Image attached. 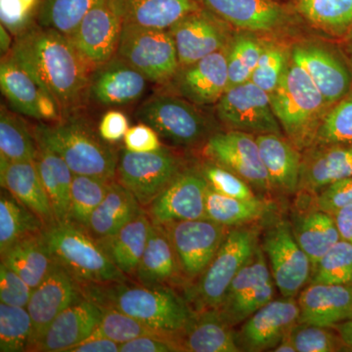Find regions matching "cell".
Segmentation results:
<instances>
[{
    "instance_id": "836d02e7",
    "label": "cell",
    "mask_w": 352,
    "mask_h": 352,
    "mask_svg": "<svg viewBox=\"0 0 352 352\" xmlns=\"http://www.w3.org/2000/svg\"><path fill=\"white\" fill-rule=\"evenodd\" d=\"M1 263L15 271L34 289L50 274L56 261L43 232L18 241L1 254Z\"/></svg>"
},
{
    "instance_id": "ba28073f",
    "label": "cell",
    "mask_w": 352,
    "mask_h": 352,
    "mask_svg": "<svg viewBox=\"0 0 352 352\" xmlns=\"http://www.w3.org/2000/svg\"><path fill=\"white\" fill-rule=\"evenodd\" d=\"M117 55L157 85L170 82L180 67L168 30L124 23Z\"/></svg>"
},
{
    "instance_id": "8d00e7d4",
    "label": "cell",
    "mask_w": 352,
    "mask_h": 352,
    "mask_svg": "<svg viewBox=\"0 0 352 352\" xmlns=\"http://www.w3.org/2000/svg\"><path fill=\"white\" fill-rule=\"evenodd\" d=\"M293 231L296 242L311 261L312 267L340 240L333 215L320 210L302 215Z\"/></svg>"
},
{
    "instance_id": "7c38bea8",
    "label": "cell",
    "mask_w": 352,
    "mask_h": 352,
    "mask_svg": "<svg viewBox=\"0 0 352 352\" xmlns=\"http://www.w3.org/2000/svg\"><path fill=\"white\" fill-rule=\"evenodd\" d=\"M164 226L175 248L182 275L190 280L200 277L229 231V227L208 219L182 220Z\"/></svg>"
},
{
    "instance_id": "7a4b0ae2",
    "label": "cell",
    "mask_w": 352,
    "mask_h": 352,
    "mask_svg": "<svg viewBox=\"0 0 352 352\" xmlns=\"http://www.w3.org/2000/svg\"><path fill=\"white\" fill-rule=\"evenodd\" d=\"M124 282L82 286L87 298L138 319L157 332L182 338L196 311L166 286H127Z\"/></svg>"
},
{
    "instance_id": "8fae6325",
    "label": "cell",
    "mask_w": 352,
    "mask_h": 352,
    "mask_svg": "<svg viewBox=\"0 0 352 352\" xmlns=\"http://www.w3.org/2000/svg\"><path fill=\"white\" fill-rule=\"evenodd\" d=\"M275 287L263 250L258 245L231 282L217 310L229 325H237L273 300Z\"/></svg>"
},
{
    "instance_id": "3957f363",
    "label": "cell",
    "mask_w": 352,
    "mask_h": 352,
    "mask_svg": "<svg viewBox=\"0 0 352 352\" xmlns=\"http://www.w3.org/2000/svg\"><path fill=\"white\" fill-rule=\"evenodd\" d=\"M38 146L64 160L74 175L115 180L119 154L83 120L69 118L34 129Z\"/></svg>"
},
{
    "instance_id": "5b68a950",
    "label": "cell",
    "mask_w": 352,
    "mask_h": 352,
    "mask_svg": "<svg viewBox=\"0 0 352 352\" xmlns=\"http://www.w3.org/2000/svg\"><path fill=\"white\" fill-rule=\"evenodd\" d=\"M43 236L55 261L82 286L126 281V275L82 227L69 221L55 223L44 229Z\"/></svg>"
},
{
    "instance_id": "ffe728a7",
    "label": "cell",
    "mask_w": 352,
    "mask_h": 352,
    "mask_svg": "<svg viewBox=\"0 0 352 352\" xmlns=\"http://www.w3.org/2000/svg\"><path fill=\"white\" fill-rule=\"evenodd\" d=\"M300 307L294 298L271 300L245 321L236 340L241 351H272L295 327Z\"/></svg>"
},
{
    "instance_id": "e0dca14e",
    "label": "cell",
    "mask_w": 352,
    "mask_h": 352,
    "mask_svg": "<svg viewBox=\"0 0 352 352\" xmlns=\"http://www.w3.org/2000/svg\"><path fill=\"white\" fill-rule=\"evenodd\" d=\"M206 153L212 162L239 175L252 188H271L256 136L238 131L215 132L207 141Z\"/></svg>"
},
{
    "instance_id": "ab89813d",
    "label": "cell",
    "mask_w": 352,
    "mask_h": 352,
    "mask_svg": "<svg viewBox=\"0 0 352 352\" xmlns=\"http://www.w3.org/2000/svg\"><path fill=\"white\" fill-rule=\"evenodd\" d=\"M38 144L27 124L6 108L0 113V156L9 162H34L38 156Z\"/></svg>"
},
{
    "instance_id": "e575fe53",
    "label": "cell",
    "mask_w": 352,
    "mask_h": 352,
    "mask_svg": "<svg viewBox=\"0 0 352 352\" xmlns=\"http://www.w3.org/2000/svg\"><path fill=\"white\" fill-rule=\"evenodd\" d=\"M34 163L50 197L56 223L68 222L72 183L75 175L61 157L41 146H38Z\"/></svg>"
},
{
    "instance_id": "bcb514c9",
    "label": "cell",
    "mask_w": 352,
    "mask_h": 352,
    "mask_svg": "<svg viewBox=\"0 0 352 352\" xmlns=\"http://www.w3.org/2000/svg\"><path fill=\"white\" fill-rule=\"evenodd\" d=\"M310 284L352 285V245L340 239L312 267Z\"/></svg>"
},
{
    "instance_id": "30bf717a",
    "label": "cell",
    "mask_w": 352,
    "mask_h": 352,
    "mask_svg": "<svg viewBox=\"0 0 352 352\" xmlns=\"http://www.w3.org/2000/svg\"><path fill=\"white\" fill-rule=\"evenodd\" d=\"M217 118L229 131L252 134L284 135L271 106L270 96L254 82L228 88L217 102Z\"/></svg>"
},
{
    "instance_id": "ac0fdd59",
    "label": "cell",
    "mask_w": 352,
    "mask_h": 352,
    "mask_svg": "<svg viewBox=\"0 0 352 352\" xmlns=\"http://www.w3.org/2000/svg\"><path fill=\"white\" fill-rule=\"evenodd\" d=\"M291 58L307 71L329 105L333 106L351 94V67L333 48L305 41L294 46Z\"/></svg>"
},
{
    "instance_id": "4dcf8cb0",
    "label": "cell",
    "mask_w": 352,
    "mask_h": 352,
    "mask_svg": "<svg viewBox=\"0 0 352 352\" xmlns=\"http://www.w3.org/2000/svg\"><path fill=\"white\" fill-rule=\"evenodd\" d=\"M231 327L217 309L196 311L180 338L183 349L190 352H239Z\"/></svg>"
},
{
    "instance_id": "60d3db41",
    "label": "cell",
    "mask_w": 352,
    "mask_h": 352,
    "mask_svg": "<svg viewBox=\"0 0 352 352\" xmlns=\"http://www.w3.org/2000/svg\"><path fill=\"white\" fill-rule=\"evenodd\" d=\"M298 10L325 31L338 34L352 31V0H298Z\"/></svg>"
},
{
    "instance_id": "f6af8a7d",
    "label": "cell",
    "mask_w": 352,
    "mask_h": 352,
    "mask_svg": "<svg viewBox=\"0 0 352 352\" xmlns=\"http://www.w3.org/2000/svg\"><path fill=\"white\" fill-rule=\"evenodd\" d=\"M32 335V322L27 308L0 302V351H29Z\"/></svg>"
},
{
    "instance_id": "d6986e66",
    "label": "cell",
    "mask_w": 352,
    "mask_h": 352,
    "mask_svg": "<svg viewBox=\"0 0 352 352\" xmlns=\"http://www.w3.org/2000/svg\"><path fill=\"white\" fill-rule=\"evenodd\" d=\"M85 298L82 285L63 266L55 263L50 274L32 291L27 307L32 322V342L28 351L58 315Z\"/></svg>"
},
{
    "instance_id": "6da1fadb",
    "label": "cell",
    "mask_w": 352,
    "mask_h": 352,
    "mask_svg": "<svg viewBox=\"0 0 352 352\" xmlns=\"http://www.w3.org/2000/svg\"><path fill=\"white\" fill-rule=\"evenodd\" d=\"M9 53L54 97L62 113L73 111L87 96L95 68L69 36L36 24L16 36Z\"/></svg>"
},
{
    "instance_id": "1f68e13d",
    "label": "cell",
    "mask_w": 352,
    "mask_h": 352,
    "mask_svg": "<svg viewBox=\"0 0 352 352\" xmlns=\"http://www.w3.org/2000/svg\"><path fill=\"white\" fill-rule=\"evenodd\" d=\"M126 24L168 30L175 23L201 7L196 0H117Z\"/></svg>"
},
{
    "instance_id": "f35d334b",
    "label": "cell",
    "mask_w": 352,
    "mask_h": 352,
    "mask_svg": "<svg viewBox=\"0 0 352 352\" xmlns=\"http://www.w3.org/2000/svg\"><path fill=\"white\" fill-rule=\"evenodd\" d=\"M206 217L226 227L245 226L263 217L264 203L256 200H241L217 193L208 187L206 194Z\"/></svg>"
},
{
    "instance_id": "e7e4bbea",
    "label": "cell",
    "mask_w": 352,
    "mask_h": 352,
    "mask_svg": "<svg viewBox=\"0 0 352 352\" xmlns=\"http://www.w3.org/2000/svg\"><path fill=\"white\" fill-rule=\"evenodd\" d=\"M274 352H296L295 346H294L293 342H292L291 338H289V333L287 337H285L283 340L280 342V344L277 346H275L272 349Z\"/></svg>"
},
{
    "instance_id": "2e32d148",
    "label": "cell",
    "mask_w": 352,
    "mask_h": 352,
    "mask_svg": "<svg viewBox=\"0 0 352 352\" xmlns=\"http://www.w3.org/2000/svg\"><path fill=\"white\" fill-rule=\"evenodd\" d=\"M208 184L200 170H183L148 206L153 223L207 219L206 194Z\"/></svg>"
},
{
    "instance_id": "74e56055",
    "label": "cell",
    "mask_w": 352,
    "mask_h": 352,
    "mask_svg": "<svg viewBox=\"0 0 352 352\" xmlns=\"http://www.w3.org/2000/svg\"><path fill=\"white\" fill-rule=\"evenodd\" d=\"M43 220L25 208L10 192L2 190L0 196V254L18 241L43 233Z\"/></svg>"
},
{
    "instance_id": "816d5d0a",
    "label": "cell",
    "mask_w": 352,
    "mask_h": 352,
    "mask_svg": "<svg viewBox=\"0 0 352 352\" xmlns=\"http://www.w3.org/2000/svg\"><path fill=\"white\" fill-rule=\"evenodd\" d=\"M200 170L207 180L208 186L217 193L241 200L258 199L254 195L252 187L249 183L214 162L206 163Z\"/></svg>"
},
{
    "instance_id": "7bdbcfd3",
    "label": "cell",
    "mask_w": 352,
    "mask_h": 352,
    "mask_svg": "<svg viewBox=\"0 0 352 352\" xmlns=\"http://www.w3.org/2000/svg\"><path fill=\"white\" fill-rule=\"evenodd\" d=\"M263 50L264 43L254 36L240 34L231 38L226 48L228 69L227 89L251 82L252 74L258 66Z\"/></svg>"
},
{
    "instance_id": "277c9868",
    "label": "cell",
    "mask_w": 352,
    "mask_h": 352,
    "mask_svg": "<svg viewBox=\"0 0 352 352\" xmlns=\"http://www.w3.org/2000/svg\"><path fill=\"white\" fill-rule=\"evenodd\" d=\"M270 96L287 138L300 151L310 147L331 106L307 71L291 58L281 82Z\"/></svg>"
},
{
    "instance_id": "d590c367",
    "label": "cell",
    "mask_w": 352,
    "mask_h": 352,
    "mask_svg": "<svg viewBox=\"0 0 352 352\" xmlns=\"http://www.w3.org/2000/svg\"><path fill=\"white\" fill-rule=\"evenodd\" d=\"M0 87L16 112L39 120L38 100L43 89L10 53L2 57Z\"/></svg>"
},
{
    "instance_id": "6125c7cd",
    "label": "cell",
    "mask_w": 352,
    "mask_h": 352,
    "mask_svg": "<svg viewBox=\"0 0 352 352\" xmlns=\"http://www.w3.org/2000/svg\"><path fill=\"white\" fill-rule=\"evenodd\" d=\"M335 329L339 333L344 346L352 349V319L338 324L335 326Z\"/></svg>"
},
{
    "instance_id": "03108f58",
    "label": "cell",
    "mask_w": 352,
    "mask_h": 352,
    "mask_svg": "<svg viewBox=\"0 0 352 352\" xmlns=\"http://www.w3.org/2000/svg\"><path fill=\"white\" fill-rule=\"evenodd\" d=\"M347 56H349V64L352 72V41L349 43V45L347 46Z\"/></svg>"
},
{
    "instance_id": "484cf974",
    "label": "cell",
    "mask_w": 352,
    "mask_h": 352,
    "mask_svg": "<svg viewBox=\"0 0 352 352\" xmlns=\"http://www.w3.org/2000/svg\"><path fill=\"white\" fill-rule=\"evenodd\" d=\"M347 177H352V143L314 145L305 150L298 190L318 192Z\"/></svg>"
},
{
    "instance_id": "f907efd6",
    "label": "cell",
    "mask_w": 352,
    "mask_h": 352,
    "mask_svg": "<svg viewBox=\"0 0 352 352\" xmlns=\"http://www.w3.org/2000/svg\"><path fill=\"white\" fill-rule=\"evenodd\" d=\"M43 0H0L1 25L16 38L38 24Z\"/></svg>"
},
{
    "instance_id": "b9f144b4",
    "label": "cell",
    "mask_w": 352,
    "mask_h": 352,
    "mask_svg": "<svg viewBox=\"0 0 352 352\" xmlns=\"http://www.w3.org/2000/svg\"><path fill=\"white\" fill-rule=\"evenodd\" d=\"M100 0H43L38 24L71 38L88 11Z\"/></svg>"
},
{
    "instance_id": "83f0119b",
    "label": "cell",
    "mask_w": 352,
    "mask_h": 352,
    "mask_svg": "<svg viewBox=\"0 0 352 352\" xmlns=\"http://www.w3.org/2000/svg\"><path fill=\"white\" fill-rule=\"evenodd\" d=\"M271 188L285 194L298 191L302 155L288 138L278 134L256 136Z\"/></svg>"
},
{
    "instance_id": "7dc6e473",
    "label": "cell",
    "mask_w": 352,
    "mask_h": 352,
    "mask_svg": "<svg viewBox=\"0 0 352 352\" xmlns=\"http://www.w3.org/2000/svg\"><path fill=\"white\" fill-rule=\"evenodd\" d=\"M352 143V94L331 106L315 132L314 145Z\"/></svg>"
},
{
    "instance_id": "d6a6232c",
    "label": "cell",
    "mask_w": 352,
    "mask_h": 352,
    "mask_svg": "<svg viewBox=\"0 0 352 352\" xmlns=\"http://www.w3.org/2000/svg\"><path fill=\"white\" fill-rule=\"evenodd\" d=\"M152 221L145 212L111 237L98 240L103 251L124 275H134L144 254Z\"/></svg>"
},
{
    "instance_id": "f546056e",
    "label": "cell",
    "mask_w": 352,
    "mask_h": 352,
    "mask_svg": "<svg viewBox=\"0 0 352 352\" xmlns=\"http://www.w3.org/2000/svg\"><path fill=\"white\" fill-rule=\"evenodd\" d=\"M144 210L135 197L118 182H110L107 194L92 214L85 230L95 240L105 239L119 232Z\"/></svg>"
},
{
    "instance_id": "603a6c76",
    "label": "cell",
    "mask_w": 352,
    "mask_h": 352,
    "mask_svg": "<svg viewBox=\"0 0 352 352\" xmlns=\"http://www.w3.org/2000/svg\"><path fill=\"white\" fill-rule=\"evenodd\" d=\"M201 8L245 32H273L289 24L291 15L274 0H196Z\"/></svg>"
},
{
    "instance_id": "91938a15",
    "label": "cell",
    "mask_w": 352,
    "mask_h": 352,
    "mask_svg": "<svg viewBox=\"0 0 352 352\" xmlns=\"http://www.w3.org/2000/svg\"><path fill=\"white\" fill-rule=\"evenodd\" d=\"M68 352H120V344L105 338L87 339L72 347Z\"/></svg>"
},
{
    "instance_id": "52a82bcc",
    "label": "cell",
    "mask_w": 352,
    "mask_h": 352,
    "mask_svg": "<svg viewBox=\"0 0 352 352\" xmlns=\"http://www.w3.org/2000/svg\"><path fill=\"white\" fill-rule=\"evenodd\" d=\"M136 118L161 138L182 147L207 142L217 132L212 120L198 105L175 95H155L139 107Z\"/></svg>"
},
{
    "instance_id": "11a10c76",
    "label": "cell",
    "mask_w": 352,
    "mask_h": 352,
    "mask_svg": "<svg viewBox=\"0 0 352 352\" xmlns=\"http://www.w3.org/2000/svg\"><path fill=\"white\" fill-rule=\"evenodd\" d=\"M317 208L322 212L335 214L340 208L352 205V177L344 178L320 190L316 199Z\"/></svg>"
},
{
    "instance_id": "4316f807",
    "label": "cell",
    "mask_w": 352,
    "mask_h": 352,
    "mask_svg": "<svg viewBox=\"0 0 352 352\" xmlns=\"http://www.w3.org/2000/svg\"><path fill=\"white\" fill-rule=\"evenodd\" d=\"M0 182L2 188L38 215L46 227L56 223L50 197L34 162L12 163L0 156Z\"/></svg>"
},
{
    "instance_id": "9c48e42d",
    "label": "cell",
    "mask_w": 352,
    "mask_h": 352,
    "mask_svg": "<svg viewBox=\"0 0 352 352\" xmlns=\"http://www.w3.org/2000/svg\"><path fill=\"white\" fill-rule=\"evenodd\" d=\"M183 170L182 160L166 147L147 153H119L117 182L147 208Z\"/></svg>"
},
{
    "instance_id": "be15d7a7",
    "label": "cell",
    "mask_w": 352,
    "mask_h": 352,
    "mask_svg": "<svg viewBox=\"0 0 352 352\" xmlns=\"http://www.w3.org/2000/svg\"><path fill=\"white\" fill-rule=\"evenodd\" d=\"M12 36L8 30L3 25H0V48H1L2 57L6 56L12 50L14 44Z\"/></svg>"
},
{
    "instance_id": "44dd1931",
    "label": "cell",
    "mask_w": 352,
    "mask_h": 352,
    "mask_svg": "<svg viewBox=\"0 0 352 352\" xmlns=\"http://www.w3.org/2000/svg\"><path fill=\"white\" fill-rule=\"evenodd\" d=\"M226 48L179 67L170 80L173 90L198 106L217 104L228 85Z\"/></svg>"
},
{
    "instance_id": "d4e9b609",
    "label": "cell",
    "mask_w": 352,
    "mask_h": 352,
    "mask_svg": "<svg viewBox=\"0 0 352 352\" xmlns=\"http://www.w3.org/2000/svg\"><path fill=\"white\" fill-rule=\"evenodd\" d=\"M298 302V324L335 327L352 319V285L310 284Z\"/></svg>"
},
{
    "instance_id": "8992f818",
    "label": "cell",
    "mask_w": 352,
    "mask_h": 352,
    "mask_svg": "<svg viewBox=\"0 0 352 352\" xmlns=\"http://www.w3.org/2000/svg\"><path fill=\"white\" fill-rule=\"evenodd\" d=\"M258 247L256 227L245 224L229 229L214 258L187 294L190 302L195 305V311L220 307L231 282Z\"/></svg>"
},
{
    "instance_id": "cb8c5ba5",
    "label": "cell",
    "mask_w": 352,
    "mask_h": 352,
    "mask_svg": "<svg viewBox=\"0 0 352 352\" xmlns=\"http://www.w3.org/2000/svg\"><path fill=\"white\" fill-rule=\"evenodd\" d=\"M148 82L138 69L116 55L92 72L87 95L106 107L127 105L142 96Z\"/></svg>"
},
{
    "instance_id": "4fadbf2b",
    "label": "cell",
    "mask_w": 352,
    "mask_h": 352,
    "mask_svg": "<svg viewBox=\"0 0 352 352\" xmlns=\"http://www.w3.org/2000/svg\"><path fill=\"white\" fill-rule=\"evenodd\" d=\"M263 250L270 259L271 274L282 296L295 298L309 281L312 263L296 242L288 222L278 221L266 231Z\"/></svg>"
},
{
    "instance_id": "ee69618b",
    "label": "cell",
    "mask_w": 352,
    "mask_h": 352,
    "mask_svg": "<svg viewBox=\"0 0 352 352\" xmlns=\"http://www.w3.org/2000/svg\"><path fill=\"white\" fill-rule=\"evenodd\" d=\"M111 182L89 175H74L69 221L87 228L90 215L107 194Z\"/></svg>"
},
{
    "instance_id": "6f0895ef",
    "label": "cell",
    "mask_w": 352,
    "mask_h": 352,
    "mask_svg": "<svg viewBox=\"0 0 352 352\" xmlns=\"http://www.w3.org/2000/svg\"><path fill=\"white\" fill-rule=\"evenodd\" d=\"M124 142L127 151L133 153L153 152L163 147L159 134L144 122L129 127Z\"/></svg>"
},
{
    "instance_id": "9f6ffc18",
    "label": "cell",
    "mask_w": 352,
    "mask_h": 352,
    "mask_svg": "<svg viewBox=\"0 0 352 352\" xmlns=\"http://www.w3.org/2000/svg\"><path fill=\"white\" fill-rule=\"evenodd\" d=\"M184 351L179 338L168 335L144 336L120 344V352Z\"/></svg>"
},
{
    "instance_id": "003e7915",
    "label": "cell",
    "mask_w": 352,
    "mask_h": 352,
    "mask_svg": "<svg viewBox=\"0 0 352 352\" xmlns=\"http://www.w3.org/2000/svg\"><path fill=\"white\" fill-rule=\"evenodd\" d=\"M274 1H278V2H279V0H274Z\"/></svg>"
},
{
    "instance_id": "7402d4cb",
    "label": "cell",
    "mask_w": 352,
    "mask_h": 352,
    "mask_svg": "<svg viewBox=\"0 0 352 352\" xmlns=\"http://www.w3.org/2000/svg\"><path fill=\"white\" fill-rule=\"evenodd\" d=\"M104 314L105 307L85 296L58 315L30 351L68 352L92 335Z\"/></svg>"
},
{
    "instance_id": "9a60e30c",
    "label": "cell",
    "mask_w": 352,
    "mask_h": 352,
    "mask_svg": "<svg viewBox=\"0 0 352 352\" xmlns=\"http://www.w3.org/2000/svg\"><path fill=\"white\" fill-rule=\"evenodd\" d=\"M228 24L206 9L188 14L168 29L175 41L180 67L195 63L231 41Z\"/></svg>"
},
{
    "instance_id": "db71d44e",
    "label": "cell",
    "mask_w": 352,
    "mask_h": 352,
    "mask_svg": "<svg viewBox=\"0 0 352 352\" xmlns=\"http://www.w3.org/2000/svg\"><path fill=\"white\" fill-rule=\"evenodd\" d=\"M34 289L15 271L0 263V300L12 307L27 308Z\"/></svg>"
},
{
    "instance_id": "f1b7e54d",
    "label": "cell",
    "mask_w": 352,
    "mask_h": 352,
    "mask_svg": "<svg viewBox=\"0 0 352 352\" xmlns=\"http://www.w3.org/2000/svg\"><path fill=\"white\" fill-rule=\"evenodd\" d=\"M182 274L173 243L164 226L151 224L135 277L143 286H164Z\"/></svg>"
},
{
    "instance_id": "94428289",
    "label": "cell",
    "mask_w": 352,
    "mask_h": 352,
    "mask_svg": "<svg viewBox=\"0 0 352 352\" xmlns=\"http://www.w3.org/2000/svg\"><path fill=\"white\" fill-rule=\"evenodd\" d=\"M333 217L339 230L340 239L352 245V205L340 208Z\"/></svg>"
},
{
    "instance_id": "5bb4252c",
    "label": "cell",
    "mask_w": 352,
    "mask_h": 352,
    "mask_svg": "<svg viewBox=\"0 0 352 352\" xmlns=\"http://www.w3.org/2000/svg\"><path fill=\"white\" fill-rule=\"evenodd\" d=\"M122 25L117 0H100L88 11L69 38L96 68L117 55Z\"/></svg>"
},
{
    "instance_id": "680465c9",
    "label": "cell",
    "mask_w": 352,
    "mask_h": 352,
    "mask_svg": "<svg viewBox=\"0 0 352 352\" xmlns=\"http://www.w3.org/2000/svg\"><path fill=\"white\" fill-rule=\"evenodd\" d=\"M129 129V119L124 113L111 110L103 116L98 126V134L107 143L119 142Z\"/></svg>"
},
{
    "instance_id": "681fc988",
    "label": "cell",
    "mask_w": 352,
    "mask_h": 352,
    "mask_svg": "<svg viewBox=\"0 0 352 352\" xmlns=\"http://www.w3.org/2000/svg\"><path fill=\"white\" fill-rule=\"evenodd\" d=\"M291 54L276 44L264 43V50L258 66L252 74L251 82L268 94H272L285 75Z\"/></svg>"
},
{
    "instance_id": "f5cc1de1",
    "label": "cell",
    "mask_w": 352,
    "mask_h": 352,
    "mask_svg": "<svg viewBox=\"0 0 352 352\" xmlns=\"http://www.w3.org/2000/svg\"><path fill=\"white\" fill-rule=\"evenodd\" d=\"M289 338L296 352L338 351L344 344L340 336L333 335L328 328L307 324H296L289 332Z\"/></svg>"
},
{
    "instance_id": "c3c4849f",
    "label": "cell",
    "mask_w": 352,
    "mask_h": 352,
    "mask_svg": "<svg viewBox=\"0 0 352 352\" xmlns=\"http://www.w3.org/2000/svg\"><path fill=\"white\" fill-rule=\"evenodd\" d=\"M164 335L144 323L112 307H105V314L88 339L105 338L122 344L144 336Z\"/></svg>"
}]
</instances>
